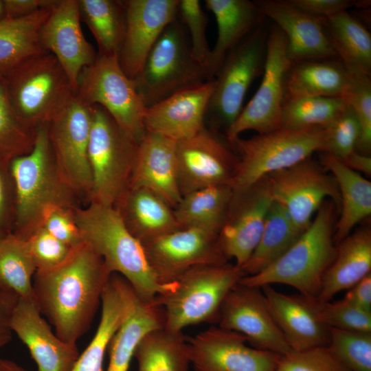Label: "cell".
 <instances>
[{
    "label": "cell",
    "mask_w": 371,
    "mask_h": 371,
    "mask_svg": "<svg viewBox=\"0 0 371 371\" xmlns=\"http://www.w3.org/2000/svg\"><path fill=\"white\" fill-rule=\"evenodd\" d=\"M13 158L0 154V239L13 233L15 191L11 172Z\"/></svg>",
    "instance_id": "51"
},
{
    "label": "cell",
    "mask_w": 371,
    "mask_h": 371,
    "mask_svg": "<svg viewBox=\"0 0 371 371\" xmlns=\"http://www.w3.org/2000/svg\"><path fill=\"white\" fill-rule=\"evenodd\" d=\"M302 233L295 225L286 210L273 201L267 212L260 242L242 267L246 276L258 273L272 264Z\"/></svg>",
    "instance_id": "39"
},
{
    "label": "cell",
    "mask_w": 371,
    "mask_h": 371,
    "mask_svg": "<svg viewBox=\"0 0 371 371\" xmlns=\"http://www.w3.org/2000/svg\"><path fill=\"white\" fill-rule=\"evenodd\" d=\"M346 166L355 172H361L368 176L371 175V157L357 151L351 153L339 159Z\"/></svg>",
    "instance_id": "56"
},
{
    "label": "cell",
    "mask_w": 371,
    "mask_h": 371,
    "mask_svg": "<svg viewBox=\"0 0 371 371\" xmlns=\"http://www.w3.org/2000/svg\"><path fill=\"white\" fill-rule=\"evenodd\" d=\"M127 283L119 274L111 276L102 295L101 316L95 333L71 371H104L105 353L125 317Z\"/></svg>",
    "instance_id": "31"
},
{
    "label": "cell",
    "mask_w": 371,
    "mask_h": 371,
    "mask_svg": "<svg viewBox=\"0 0 371 371\" xmlns=\"http://www.w3.org/2000/svg\"><path fill=\"white\" fill-rule=\"evenodd\" d=\"M354 111L360 136L356 148L368 155L371 150V79L370 76H351L349 86L342 96Z\"/></svg>",
    "instance_id": "45"
},
{
    "label": "cell",
    "mask_w": 371,
    "mask_h": 371,
    "mask_svg": "<svg viewBox=\"0 0 371 371\" xmlns=\"http://www.w3.org/2000/svg\"><path fill=\"white\" fill-rule=\"evenodd\" d=\"M206 8L214 15L217 38L207 65V80H213L227 54L254 30L265 16L254 1L249 0H205Z\"/></svg>",
    "instance_id": "29"
},
{
    "label": "cell",
    "mask_w": 371,
    "mask_h": 371,
    "mask_svg": "<svg viewBox=\"0 0 371 371\" xmlns=\"http://www.w3.org/2000/svg\"><path fill=\"white\" fill-rule=\"evenodd\" d=\"M124 319L109 346L106 371H128L135 350L150 331L164 328V308L153 302L142 300L128 282Z\"/></svg>",
    "instance_id": "28"
},
{
    "label": "cell",
    "mask_w": 371,
    "mask_h": 371,
    "mask_svg": "<svg viewBox=\"0 0 371 371\" xmlns=\"http://www.w3.org/2000/svg\"><path fill=\"white\" fill-rule=\"evenodd\" d=\"M113 207L142 245L180 229L174 209L155 192L128 187Z\"/></svg>",
    "instance_id": "27"
},
{
    "label": "cell",
    "mask_w": 371,
    "mask_h": 371,
    "mask_svg": "<svg viewBox=\"0 0 371 371\" xmlns=\"http://www.w3.org/2000/svg\"><path fill=\"white\" fill-rule=\"evenodd\" d=\"M218 237L204 230L183 228L142 245L157 282L168 284L195 267L227 263Z\"/></svg>",
    "instance_id": "15"
},
{
    "label": "cell",
    "mask_w": 371,
    "mask_h": 371,
    "mask_svg": "<svg viewBox=\"0 0 371 371\" xmlns=\"http://www.w3.org/2000/svg\"><path fill=\"white\" fill-rule=\"evenodd\" d=\"M261 289L276 324L293 350L328 345L330 328L317 319L306 296L284 294L271 285Z\"/></svg>",
    "instance_id": "26"
},
{
    "label": "cell",
    "mask_w": 371,
    "mask_h": 371,
    "mask_svg": "<svg viewBox=\"0 0 371 371\" xmlns=\"http://www.w3.org/2000/svg\"><path fill=\"white\" fill-rule=\"evenodd\" d=\"M137 371H188L190 363L186 337L164 328L146 333L134 352Z\"/></svg>",
    "instance_id": "37"
},
{
    "label": "cell",
    "mask_w": 371,
    "mask_h": 371,
    "mask_svg": "<svg viewBox=\"0 0 371 371\" xmlns=\"http://www.w3.org/2000/svg\"><path fill=\"white\" fill-rule=\"evenodd\" d=\"M265 17L276 23L288 42V56L293 64L328 60L337 56L322 20L302 11L289 1H255Z\"/></svg>",
    "instance_id": "24"
},
{
    "label": "cell",
    "mask_w": 371,
    "mask_h": 371,
    "mask_svg": "<svg viewBox=\"0 0 371 371\" xmlns=\"http://www.w3.org/2000/svg\"><path fill=\"white\" fill-rule=\"evenodd\" d=\"M10 325L27 348L37 371H71L80 355L76 344L54 334L34 301L19 297Z\"/></svg>",
    "instance_id": "23"
},
{
    "label": "cell",
    "mask_w": 371,
    "mask_h": 371,
    "mask_svg": "<svg viewBox=\"0 0 371 371\" xmlns=\"http://www.w3.org/2000/svg\"><path fill=\"white\" fill-rule=\"evenodd\" d=\"M233 194V190L229 185H218L183 196L174 208L180 229L195 228L218 236Z\"/></svg>",
    "instance_id": "34"
},
{
    "label": "cell",
    "mask_w": 371,
    "mask_h": 371,
    "mask_svg": "<svg viewBox=\"0 0 371 371\" xmlns=\"http://www.w3.org/2000/svg\"><path fill=\"white\" fill-rule=\"evenodd\" d=\"M1 80L14 114L33 131L48 124L75 95L64 69L48 52L24 60Z\"/></svg>",
    "instance_id": "5"
},
{
    "label": "cell",
    "mask_w": 371,
    "mask_h": 371,
    "mask_svg": "<svg viewBox=\"0 0 371 371\" xmlns=\"http://www.w3.org/2000/svg\"><path fill=\"white\" fill-rule=\"evenodd\" d=\"M15 191L13 234L25 239L39 226L44 209L52 205L82 206L62 178L48 135V124L36 129L32 150L13 158L10 164Z\"/></svg>",
    "instance_id": "3"
},
{
    "label": "cell",
    "mask_w": 371,
    "mask_h": 371,
    "mask_svg": "<svg viewBox=\"0 0 371 371\" xmlns=\"http://www.w3.org/2000/svg\"><path fill=\"white\" fill-rule=\"evenodd\" d=\"M260 287L237 284L221 306V328L244 335L252 347L284 355L293 350L276 324Z\"/></svg>",
    "instance_id": "16"
},
{
    "label": "cell",
    "mask_w": 371,
    "mask_h": 371,
    "mask_svg": "<svg viewBox=\"0 0 371 371\" xmlns=\"http://www.w3.org/2000/svg\"><path fill=\"white\" fill-rule=\"evenodd\" d=\"M273 202L263 179L245 191L234 192L218 240L225 258H234L238 267L242 268L257 247Z\"/></svg>",
    "instance_id": "19"
},
{
    "label": "cell",
    "mask_w": 371,
    "mask_h": 371,
    "mask_svg": "<svg viewBox=\"0 0 371 371\" xmlns=\"http://www.w3.org/2000/svg\"><path fill=\"white\" fill-rule=\"evenodd\" d=\"M336 247L335 258L326 271L316 297L327 302L337 293L349 289L370 273L371 229L363 227L350 234Z\"/></svg>",
    "instance_id": "30"
},
{
    "label": "cell",
    "mask_w": 371,
    "mask_h": 371,
    "mask_svg": "<svg viewBox=\"0 0 371 371\" xmlns=\"http://www.w3.org/2000/svg\"><path fill=\"white\" fill-rule=\"evenodd\" d=\"M177 142L146 132L139 142L128 187L148 189L173 209L181 199L178 183Z\"/></svg>",
    "instance_id": "25"
},
{
    "label": "cell",
    "mask_w": 371,
    "mask_h": 371,
    "mask_svg": "<svg viewBox=\"0 0 371 371\" xmlns=\"http://www.w3.org/2000/svg\"><path fill=\"white\" fill-rule=\"evenodd\" d=\"M245 276L242 268L228 262L187 271L177 280L172 291L155 299L164 308V328L181 332L189 326L218 323L224 299Z\"/></svg>",
    "instance_id": "6"
},
{
    "label": "cell",
    "mask_w": 371,
    "mask_h": 371,
    "mask_svg": "<svg viewBox=\"0 0 371 371\" xmlns=\"http://www.w3.org/2000/svg\"><path fill=\"white\" fill-rule=\"evenodd\" d=\"M36 271L23 239L13 233L0 239V290L34 302L32 281Z\"/></svg>",
    "instance_id": "40"
},
{
    "label": "cell",
    "mask_w": 371,
    "mask_h": 371,
    "mask_svg": "<svg viewBox=\"0 0 371 371\" xmlns=\"http://www.w3.org/2000/svg\"><path fill=\"white\" fill-rule=\"evenodd\" d=\"M179 0H124L126 30L118 54L131 79L141 70L151 48L165 29L177 19Z\"/></svg>",
    "instance_id": "21"
},
{
    "label": "cell",
    "mask_w": 371,
    "mask_h": 371,
    "mask_svg": "<svg viewBox=\"0 0 371 371\" xmlns=\"http://www.w3.org/2000/svg\"><path fill=\"white\" fill-rule=\"evenodd\" d=\"M287 49L285 35L275 25L267 38L263 78L255 95L227 130L229 143L245 131L263 134L281 128L286 80L293 65Z\"/></svg>",
    "instance_id": "13"
},
{
    "label": "cell",
    "mask_w": 371,
    "mask_h": 371,
    "mask_svg": "<svg viewBox=\"0 0 371 371\" xmlns=\"http://www.w3.org/2000/svg\"><path fill=\"white\" fill-rule=\"evenodd\" d=\"M295 7L306 14L319 19H326L346 12L352 6L368 3L351 0H289Z\"/></svg>",
    "instance_id": "52"
},
{
    "label": "cell",
    "mask_w": 371,
    "mask_h": 371,
    "mask_svg": "<svg viewBox=\"0 0 371 371\" xmlns=\"http://www.w3.org/2000/svg\"><path fill=\"white\" fill-rule=\"evenodd\" d=\"M267 35L262 26H258L225 56L213 79L206 113L214 126L227 131L240 115L249 87L263 72Z\"/></svg>",
    "instance_id": "11"
},
{
    "label": "cell",
    "mask_w": 371,
    "mask_h": 371,
    "mask_svg": "<svg viewBox=\"0 0 371 371\" xmlns=\"http://www.w3.org/2000/svg\"><path fill=\"white\" fill-rule=\"evenodd\" d=\"M74 214L83 241L103 259L112 274L126 280L139 297L153 302L158 295L174 289L176 281L157 282L142 244L113 207L91 202L76 207Z\"/></svg>",
    "instance_id": "2"
},
{
    "label": "cell",
    "mask_w": 371,
    "mask_h": 371,
    "mask_svg": "<svg viewBox=\"0 0 371 371\" xmlns=\"http://www.w3.org/2000/svg\"><path fill=\"white\" fill-rule=\"evenodd\" d=\"M0 371H28L15 362L0 358Z\"/></svg>",
    "instance_id": "57"
},
{
    "label": "cell",
    "mask_w": 371,
    "mask_h": 371,
    "mask_svg": "<svg viewBox=\"0 0 371 371\" xmlns=\"http://www.w3.org/2000/svg\"><path fill=\"white\" fill-rule=\"evenodd\" d=\"M112 273L85 241L58 266L36 271L34 302L63 341L76 344L90 328Z\"/></svg>",
    "instance_id": "1"
},
{
    "label": "cell",
    "mask_w": 371,
    "mask_h": 371,
    "mask_svg": "<svg viewBox=\"0 0 371 371\" xmlns=\"http://www.w3.org/2000/svg\"><path fill=\"white\" fill-rule=\"evenodd\" d=\"M335 203L325 200L313 221L280 258L258 273L244 276L240 284L262 287L275 283L297 289L301 295L317 297L324 275L333 262Z\"/></svg>",
    "instance_id": "4"
},
{
    "label": "cell",
    "mask_w": 371,
    "mask_h": 371,
    "mask_svg": "<svg viewBox=\"0 0 371 371\" xmlns=\"http://www.w3.org/2000/svg\"><path fill=\"white\" fill-rule=\"evenodd\" d=\"M327 346L348 371H371V333L330 328Z\"/></svg>",
    "instance_id": "42"
},
{
    "label": "cell",
    "mask_w": 371,
    "mask_h": 371,
    "mask_svg": "<svg viewBox=\"0 0 371 371\" xmlns=\"http://www.w3.org/2000/svg\"><path fill=\"white\" fill-rule=\"evenodd\" d=\"M88 106L98 104L137 141L146 134L144 105L131 79L122 69L117 56H100L81 71L75 94Z\"/></svg>",
    "instance_id": "10"
},
{
    "label": "cell",
    "mask_w": 371,
    "mask_h": 371,
    "mask_svg": "<svg viewBox=\"0 0 371 371\" xmlns=\"http://www.w3.org/2000/svg\"><path fill=\"white\" fill-rule=\"evenodd\" d=\"M39 41L58 60L76 94L81 71L98 56L82 33L78 0H57L40 30Z\"/></svg>",
    "instance_id": "20"
},
{
    "label": "cell",
    "mask_w": 371,
    "mask_h": 371,
    "mask_svg": "<svg viewBox=\"0 0 371 371\" xmlns=\"http://www.w3.org/2000/svg\"><path fill=\"white\" fill-rule=\"evenodd\" d=\"M90 202L113 207L129 186L139 142L101 106H90Z\"/></svg>",
    "instance_id": "8"
},
{
    "label": "cell",
    "mask_w": 371,
    "mask_h": 371,
    "mask_svg": "<svg viewBox=\"0 0 371 371\" xmlns=\"http://www.w3.org/2000/svg\"><path fill=\"white\" fill-rule=\"evenodd\" d=\"M18 299L16 295L0 290V350L11 340L10 324Z\"/></svg>",
    "instance_id": "54"
},
{
    "label": "cell",
    "mask_w": 371,
    "mask_h": 371,
    "mask_svg": "<svg viewBox=\"0 0 371 371\" xmlns=\"http://www.w3.org/2000/svg\"><path fill=\"white\" fill-rule=\"evenodd\" d=\"M342 98L306 97L285 100L281 128H324L345 108Z\"/></svg>",
    "instance_id": "41"
},
{
    "label": "cell",
    "mask_w": 371,
    "mask_h": 371,
    "mask_svg": "<svg viewBox=\"0 0 371 371\" xmlns=\"http://www.w3.org/2000/svg\"><path fill=\"white\" fill-rule=\"evenodd\" d=\"M53 6L0 21L1 76L27 58L47 52L40 43L39 32Z\"/></svg>",
    "instance_id": "36"
},
{
    "label": "cell",
    "mask_w": 371,
    "mask_h": 371,
    "mask_svg": "<svg viewBox=\"0 0 371 371\" xmlns=\"http://www.w3.org/2000/svg\"><path fill=\"white\" fill-rule=\"evenodd\" d=\"M344 299L352 305L371 313V273L349 289Z\"/></svg>",
    "instance_id": "55"
},
{
    "label": "cell",
    "mask_w": 371,
    "mask_h": 371,
    "mask_svg": "<svg viewBox=\"0 0 371 371\" xmlns=\"http://www.w3.org/2000/svg\"><path fill=\"white\" fill-rule=\"evenodd\" d=\"M214 80L183 89L148 106L144 116L146 132L176 142L192 137L205 128Z\"/></svg>",
    "instance_id": "22"
},
{
    "label": "cell",
    "mask_w": 371,
    "mask_h": 371,
    "mask_svg": "<svg viewBox=\"0 0 371 371\" xmlns=\"http://www.w3.org/2000/svg\"><path fill=\"white\" fill-rule=\"evenodd\" d=\"M36 131L25 126L8 102L0 79V154L14 158L29 153L34 144Z\"/></svg>",
    "instance_id": "43"
},
{
    "label": "cell",
    "mask_w": 371,
    "mask_h": 371,
    "mask_svg": "<svg viewBox=\"0 0 371 371\" xmlns=\"http://www.w3.org/2000/svg\"><path fill=\"white\" fill-rule=\"evenodd\" d=\"M23 240L36 271L58 266L68 257L73 249L54 237L41 226Z\"/></svg>",
    "instance_id": "49"
},
{
    "label": "cell",
    "mask_w": 371,
    "mask_h": 371,
    "mask_svg": "<svg viewBox=\"0 0 371 371\" xmlns=\"http://www.w3.org/2000/svg\"><path fill=\"white\" fill-rule=\"evenodd\" d=\"M207 80V71L192 57L186 30L178 19L165 27L133 79L146 107Z\"/></svg>",
    "instance_id": "9"
},
{
    "label": "cell",
    "mask_w": 371,
    "mask_h": 371,
    "mask_svg": "<svg viewBox=\"0 0 371 371\" xmlns=\"http://www.w3.org/2000/svg\"><path fill=\"white\" fill-rule=\"evenodd\" d=\"M74 210L59 205H49L43 211L40 226L58 240L74 247L83 242Z\"/></svg>",
    "instance_id": "50"
},
{
    "label": "cell",
    "mask_w": 371,
    "mask_h": 371,
    "mask_svg": "<svg viewBox=\"0 0 371 371\" xmlns=\"http://www.w3.org/2000/svg\"><path fill=\"white\" fill-rule=\"evenodd\" d=\"M321 161L323 168L332 173L339 192L341 210L333 235L334 241L339 243L370 215L371 183L328 153L322 155Z\"/></svg>",
    "instance_id": "32"
},
{
    "label": "cell",
    "mask_w": 371,
    "mask_h": 371,
    "mask_svg": "<svg viewBox=\"0 0 371 371\" xmlns=\"http://www.w3.org/2000/svg\"><path fill=\"white\" fill-rule=\"evenodd\" d=\"M1 76H0V79H1Z\"/></svg>",
    "instance_id": "59"
},
{
    "label": "cell",
    "mask_w": 371,
    "mask_h": 371,
    "mask_svg": "<svg viewBox=\"0 0 371 371\" xmlns=\"http://www.w3.org/2000/svg\"><path fill=\"white\" fill-rule=\"evenodd\" d=\"M5 18L4 4L3 0H0V21Z\"/></svg>",
    "instance_id": "58"
},
{
    "label": "cell",
    "mask_w": 371,
    "mask_h": 371,
    "mask_svg": "<svg viewBox=\"0 0 371 371\" xmlns=\"http://www.w3.org/2000/svg\"><path fill=\"white\" fill-rule=\"evenodd\" d=\"M80 21L95 38L100 56H117L126 30L124 1L78 0Z\"/></svg>",
    "instance_id": "38"
},
{
    "label": "cell",
    "mask_w": 371,
    "mask_h": 371,
    "mask_svg": "<svg viewBox=\"0 0 371 371\" xmlns=\"http://www.w3.org/2000/svg\"><path fill=\"white\" fill-rule=\"evenodd\" d=\"M186 341L195 371H276L282 356L248 346L244 335L219 326Z\"/></svg>",
    "instance_id": "17"
},
{
    "label": "cell",
    "mask_w": 371,
    "mask_h": 371,
    "mask_svg": "<svg viewBox=\"0 0 371 371\" xmlns=\"http://www.w3.org/2000/svg\"><path fill=\"white\" fill-rule=\"evenodd\" d=\"M307 297V296H306ZM317 319L329 328L371 333V313L342 299L330 302L307 297Z\"/></svg>",
    "instance_id": "44"
},
{
    "label": "cell",
    "mask_w": 371,
    "mask_h": 371,
    "mask_svg": "<svg viewBox=\"0 0 371 371\" xmlns=\"http://www.w3.org/2000/svg\"><path fill=\"white\" fill-rule=\"evenodd\" d=\"M329 41L350 76H370L371 36L347 11L322 19Z\"/></svg>",
    "instance_id": "35"
},
{
    "label": "cell",
    "mask_w": 371,
    "mask_h": 371,
    "mask_svg": "<svg viewBox=\"0 0 371 371\" xmlns=\"http://www.w3.org/2000/svg\"><path fill=\"white\" fill-rule=\"evenodd\" d=\"M324 130V145L322 152L342 159L356 151L360 136V126L354 111L347 104Z\"/></svg>",
    "instance_id": "46"
},
{
    "label": "cell",
    "mask_w": 371,
    "mask_h": 371,
    "mask_svg": "<svg viewBox=\"0 0 371 371\" xmlns=\"http://www.w3.org/2000/svg\"><path fill=\"white\" fill-rule=\"evenodd\" d=\"M276 371H348L327 346L282 355Z\"/></svg>",
    "instance_id": "48"
},
{
    "label": "cell",
    "mask_w": 371,
    "mask_h": 371,
    "mask_svg": "<svg viewBox=\"0 0 371 371\" xmlns=\"http://www.w3.org/2000/svg\"><path fill=\"white\" fill-rule=\"evenodd\" d=\"M177 19L186 27L192 57L207 71L211 55L205 32L208 19L200 1L179 0Z\"/></svg>",
    "instance_id": "47"
},
{
    "label": "cell",
    "mask_w": 371,
    "mask_h": 371,
    "mask_svg": "<svg viewBox=\"0 0 371 371\" xmlns=\"http://www.w3.org/2000/svg\"><path fill=\"white\" fill-rule=\"evenodd\" d=\"M90 107L74 95L48 123V135L59 172L81 205L89 203L92 177L88 149Z\"/></svg>",
    "instance_id": "12"
},
{
    "label": "cell",
    "mask_w": 371,
    "mask_h": 371,
    "mask_svg": "<svg viewBox=\"0 0 371 371\" xmlns=\"http://www.w3.org/2000/svg\"><path fill=\"white\" fill-rule=\"evenodd\" d=\"M351 76L341 63L306 60L293 64L286 80L285 100L306 97L342 98Z\"/></svg>",
    "instance_id": "33"
},
{
    "label": "cell",
    "mask_w": 371,
    "mask_h": 371,
    "mask_svg": "<svg viewBox=\"0 0 371 371\" xmlns=\"http://www.w3.org/2000/svg\"><path fill=\"white\" fill-rule=\"evenodd\" d=\"M176 153L181 196L209 186H229L238 157L215 131L205 127L194 135L177 142Z\"/></svg>",
    "instance_id": "18"
},
{
    "label": "cell",
    "mask_w": 371,
    "mask_h": 371,
    "mask_svg": "<svg viewBox=\"0 0 371 371\" xmlns=\"http://www.w3.org/2000/svg\"><path fill=\"white\" fill-rule=\"evenodd\" d=\"M320 168L307 159L263 178L273 201L286 210L295 225L302 232L309 226L313 214L327 198H330L337 206L340 205L339 192L335 179Z\"/></svg>",
    "instance_id": "14"
},
{
    "label": "cell",
    "mask_w": 371,
    "mask_h": 371,
    "mask_svg": "<svg viewBox=\"0 0 371 371\" xmlns=\"http://www.w3.org/2000/svg\"><path fill=\"white\" fill-rule=\"evenodd\" d=\"M229 144L238 153L229 186L234 192H240L267 175L306 160L315 151H323L324 130L280 128L249 139L238 137Z\"/></svg>",
    "instance_id": "7"
},
{
    "label": "cell",
    "mask_w": 371,
    "mask_h": 371,
    "mask_svg": "<svg viewBox=\"0 0 371 371\" xmlns=\"http://www.w3.org/2000/svg\"><path fill=\"white\" fill-rule=\"evenodd\" d=\"M5 18L29 16L38 10L52 7L57 0H3Z\"/></svg>",
    "instance_id": "53"
}]
</instances>
